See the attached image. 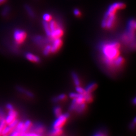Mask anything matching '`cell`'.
I'll return each mask as SVG.
<instances>
[{
	"instance_id": "27",
	"label": "cell",
	"mask_w": 136,
	"mask_h": 136,
	"mask_svg": "<svg viewBox=\"0 0 136 136\" xmlns=\"http://www.w3.org/2000/svg\"><path fill=\"white\" fill-rule=\"evenodd\" d=\"M7 125L5 119H1L0 120V135H1V133L3 129Z\"/></svg>"
},
{
	"instance_id": "5",
	"label": "cell",
	"mask_w": 136,
	"mask_h": 136,
	"mask_svg": "<svg viewBox=\"0 0 136 136\" xmlns=\"http://www.w3.org/2000/svg\"><path fill=\"white\" fill-rule=\"evenodd\" d=\"M69 117L68 113H64L58 117L52 124L53 128H62Z\"/></svg>"
},
{
	"instance_id": "6",
	"label": "cell",
	"mask_w": 136,
	"mask_h": 136,
	"mask_svg": "<svg viewBox=\"0 0 136 136\" xmlns=\"http://www.w3.org/2000/svg\"><path fill=\"white\" fill-rule=\"evenodd\" d=\"M63 35H64L63 28L62 26V25H60L57 28L51 31V35L49 38L51 39L52 41V40L56 38H62Z\"/></svg>"
},
{
	"instance_id": "21",
	"label": "cell",
	"mask_w": 136,
	"mask_h": 136,
	"mask_svg": "<svg viewBox=\"0 0 136 136\" xmlns=\"http://www.w3.org/2000/svg\"><path fill=\"white\" fill-rule=\"evenodd\" d=\"M25 10L27 11V13L28 14V15L31 17H34L35 16L34 14V11L33 10V9L31 8V7L28 5H26L25 7Z\"/></svg>"
},
{
	"instance_id": "34",
	"label": "cell",
	"mask_w": 136,
	"mask_h": 136,
	"mask_svg": "<svg viewBox=\"0 0 136 136\" xmlns=\"http://www.w3.org/2000/svg\"><path fill=\"white\" fill-rule=\"evenodd\" d=\"M6 1V0H0V5L3 4Z\"/></svg>"
},
{
	"instance_id": "14",
	"label": "cell",
	"mask_w": 136,
	"mask_h": 136,
	"mask_svg": "<svg viewBox=\"0 0 136 136\" xmlns=\"http://www.w3.org/2000/svg\"><path fill=\"white\" fill-rule=\"evenodd\" d=\"M42 25H43V29H44V30L45 32V33H46L47 35L49 38L50 37V35H51V29H50V26H49V22L43 21Z\"/></svg>"
},
{
	"instance_id": "30",
	"label": "cell",
	"mask_w": 136,
	"mask_h": 136,
	"mask_svg": "<svg viewBox=\"0 0 136 136\" xmlns=\"http://www.w3.org/2000/svg\"><path fill=\"white\" fill-rule=\"evenodd\" d=\"M73 13H74V15L76 16V17H80L81 15V13L80 10L77 8H76L74 10Z\"/></svg>"
},
{
	"instance_id": "19",
	"label": "cell",
	"mask_w": 136,
	"mask_h": 136,
	"mask_svg": "<svg viewBox=\"0 0 136 136\" xmlns=\"http://www.w3.org/2000/svg\"><path fill=\"white\" fill-rule=\"evenodd\" d=\"M86 104L85 103H84L83 104L78 105L75 110L79 113H81V112H83L86 109Z\"/></svg>"
},
{
	"instance_id": "35",
	"label": "cell",
	"mask_w": 136,
	"mask_h": 136,
	"mask_svg": "<svg viewBox=\"0 0 136 136\" xmlns=\"http://www.w3.org/2000/svg\"><path fill=\"white\" fill-rule=\"evenodd\" d=\"M133 104H136V98H134V99L133 100Z\"/></svg>"
},
{
	"instance_id": "33",
	"label": "cell",
	"mask_w": 136,
	"mask_h": 136,
	"mask_svg": "<svg viewBox=\"0 0 136 136\" xmlns=\"http://www.w3.org/2000/svg\"><path fill=\"white\" fill-rule=\"evenodd\" d=\"M105 135L103 133V132H97V133H96L94 136H105Z\"/></svg>"
},
{
	"instance_id": "26",
	"label": "cell",
	"mask_w": 136,
	"mask_h": 136,
	"mask_svg": "<svg viewBox=\"0 0 136 136\" xmlns=\"http://www.w3.org/2000/svg\"><path fill=\"white\" fill-rule=\"evenodd\" d=\"M76 90L78 93L80 94H82V95H84L87 92L86 91V90L85 89H83L82 87H80V86H76Z\"/></svg>"
},
{
	"instance_id": "31",
	"label": "cell",
	"mask_w": 136,
	"mask_h": 136,
	"mask_svg": "<svg viewBox=\"0 0 136 136\" xmlns=\"http://www.w3.org/2000/svg\"><path fill=\"white\" fill-rule=\"evenodd\" d=\"M80 94H79L78 93H74V92H72L69 94V96L72 99H76V98H77Z\"/></svg>"
},
{
	"instance_id": "13",
	"label": "cell",
	"mask_w": 136,
	"mask_h": 136,
	"mask_svg": "<svg viewBox=\"0 0 136 136\" xmlns=\"http://www.w3.org/2000/svg\"><path fill=\"white\" fill-rule=\"evenodd\" d=\"M97 87V85L96 83H91L89 84L85 89L87 93H91L96 89Z\"/></svg>"
},
{
	"instance_id": "3",
	"label": "cell",
	"mask_w": 136,
	"mask_h": 136,
	"mask_svg": "<svg viewBox=\"0 0 136 136\" xmlns=\"http://www.w3.org/2000/svg\"><path fill=\"white\" fill-rule=\"evenodd\" d=\"M136 28L135 20L134 19L129 20L127 24V30L121 37L123 42L126 44H129L131 49L134 50L136 49Z\"/></svg>"
},
{
	"instance_id": "18",
	"label": "cell",
	"mask_w": 136,
	"mask_h": 136,
	"mask_svg": "<svg viewBox=\"0 0 136 136\" xmlns=\"http://www.w3.org/2000/svg\"><path fill=\"white\" fill-rule=\"evenodd\" d=\"M72 78H73V81L74 82L75 85L76 86H80V80H79V78L78 76L77 75V74L76 73L73 72L72 74Z\"/></svg>"
},
{
	"instance_id": "15",
	"label": "cell",
	"mask_w": 136,
	"mask_h": 136,
	"mask_svg": "<svg viewBox=\"0 0 136 136\" xmlns=\"http://www.w3.org/2000/svg\"><path fill=\"white\" fill-rule=\"evenodd\" d=\"M14 130L13 128H11L9 125H8V126L7 125L2 131L1 135H3V136L10 135L11 133H12Z\"/></svg>"
},
{
	"instance_id": "32",
	"label": "cell",
	"mask_w": 136,
	"mask_h": 136,
	"mask_svg": "<svg viewBox=\"0 0 136 136\" xmlns=\"http://www.w3.org/2000/svg\"><path fill=\"white\" fill-rule=\"evenodd\" d=\"M7 108L9 110L13 109V105L12 104H8L7 105Z\"/></svg>"
},
{
	"instance_id": "24",
	"label": "cell",
	"mask_w": 136,
	"mask_h": 136,
	"mask_svg": "<svg viewBox=\"0 0 136 136\" xmlns=\"http://www.w3.org/2000/svg\"><path fill=\"white\" fill-rule=\"evenodd\" d=\"M84 97L85 98L86 102L90 103L93 100V97L91 95V93H86L85 94H84Z\"/></svg>"
},
{
	"instance_id": "4",
	"label": "cell",
	"mask_w": 136,
	"mask_h": 136,
	"mask_svg": "<svg viewBox=\"0 0 136 136\" xmlns=\"http://www.w3.org/2000/svg\"><path fill=\"white\" fill-rule=\"evenodd\" d=\"M27 36V35L26 31L22 29H16L13 33L14 39L18 45H20L24 42Z\"/></svg>"
},
{
	"instance_id": "12",
	"label": "cell",
	"mask_w": 136,
	"mask_h": 136,
	"mask_svg": "<svg viewBox=\"0 0 136 136\" xmlns=\"http://www.w3.org/2000/svg\"><path fill=\"white\" fill-rule=\"evenodd\" d=\"M124 59L121 56H119L114 61L113 63V67L116 68H119L121 67L124 64Z\"/></svg>"
},
{
	"instance_id": "25",
	"label": "cell",
	"mask_w": 136,
	"mask_h": 136,
	"mask_svg": "<svg viewBox=\"0 0 136 136\" xmlns=\"http://www.w3.org/2000/svg\"><path fill=\"white\" fill-rule=\"evenodd\" d=\"M43 54L45 55H48L51 52V45H47L45 46L43 50Z\"/></svg>"
},
{
	"instance_id": "9",
	"label": "cell",
	"mask_w": 136,
	"mask_h": 136,
	"mask_svg": "<svg viewBox=\"0 0 136 136\" xmlns=\"http://www.w3.org/2000/svg\"><path fill=\"white\" fill-rule=\"evenodd\" d=\"M25 57L26 59L31 62L38 63L40 61V58L36 55L32 53L27 52L25 54Z\"/></svg>"
},
{
	"instance_id": "28",
	"label": "cell",
	"mask_w": 136,
	"mask_h": 136,
	"mask_svg": "<svg viewBox=\"0 0 136 136\" xmlns=\"http://www.w3.org/2000/svg\"><path fill=\"white\" fill-rule=\"evenodd\" d=\"M34 40H35V42H36L37 43L40 44H42V43H43V42H45V41L44 39V38H43V37H42L41 36H36L34 38Z\"/></svg>"
},
{
	"instance_id": "29",
	"label": "cell",
	"mask_w": 136,
	"mask_h": 136,
	"mask_svg": "<svg viewBox=\"0 0 136 136\" xmlns=\"http://www.w3.org/2000/svg\"><path fill=\"white\" fill-rule=\"evenodd\" d=\"M19 90H20V91H21V92H23V93H24L26 94L27 96H29V97H32L33 96V94H32L31 92H29V91H28L25 90H24L23 89L19 88Z\"/></svg>"
},
{
	"instance_id": "1",
	"label": "cell",
	"mask_w": 136,
	"mask_h": 136,
	"mask_svg": "<svg viewBox=\"0 0 136 136\" xmlns=\"http://www.w3.org/2000/svg\"><path fill=\"white\" fill-rule=\"evenodd\" d=\"M120 45L117 41H108L102 43L100 50L104 63L108 67H113L115 60L120 55Z\"/></svg>"
},
{
	"instance_id": "2",
	"label": "cell",
	"mask_w": 136,
	"mask_h": 136,
	"mask_svg": "<svg viewBox=\"0 0 136 136\" xmlns=\"http://www.w3.org/2000/svg\"><path fill=\"white\" fill-rule=\"evenodd\" d=\"M125 7V4L121 2H116L110 4L108 7L102 20L101 27L106 29H111L116 24L118 12Z\"/></svg>"
},
{
	"instance_id": "17",
	"label": "cell",
	"mask_w": 136,
	"mask_h": 136,
	"mask_svg": "<svg viewBox=\"0 0 136 136\" xmlns=\"http://www.w3.org/2000/svg\"><path fill=\"white\" fill-rule=\"evenodd\" d=\"M23 129H24V122L19 121L17 124L15 130L19 132L20 133V136H21Z\"/></svg>"
},
{
	"instance_id": "20",
	"label": "cell",
	"mask_w": 136,
	"mask_h": 136,
	"mask_svg": "<svg viewBox=\"0 0 136 136\" xmlns=\"http://www.w3.org/2000/svg\"><path fill=\"white\" fill-rule=\"evenodd\" d=\"M67 99V95L65 94H61L58 95L56 97L53 98V101L54 102H58L60 101H64Z\"/></svg>"
},
{
	"instance_id": "11",
	"label": "cell",
	"mask_w": 136,
	"mask_h": 136,
	"mask_svg": "<svg viewBox=\"0 0 136 136\" xmlns=\"http://www.w3.org/2000/svg\"><path fill=\"white\" fill-rule=\"evenodd\" d=\"M44 131H45V129L43 126L42 125V124H38L35 126L33 133L37 134V136H39V135H42L43 133L44 132Z\"/></svg>"
},
{
	"instance_id": "22",
	"label": "cell",
	"mask_w": 136,
	"mask_h": 136,
	"mask_svg": "<svg viewBox=\"0 0 136 136\" xmlns=\"http://www.w3.org/2000/svg\"><path fill=\"white\" fill-rule=\"evenodd\" d=\"M53 113L54 115L58 117L62 114V110L60 106H56L54 108Z\"/></svg>"
},
{
	"instance_id": "23",
	"label": "cell",
	"mask_w": 136,
	"mask_h": 136,
	"mask_svg": "<svg viewBox=\"0 0 136 136\" xmlns=\"http://www.w3.org/2000/svg\"><path fill=\"white\" fill-rule=\"evenodd\" d=\"M42 19H43V21L49 22L52 19V17L51 14L47 13H44L43 15Z\"/></svg>"
},
{
	"instance_id": "10",
	"label": "cell",
	"mask_w": 136,
	"mask_h": 136,
	"mask_svg": "<svg viewBox=\"0 0 136 136\" xmlns=\"http://www.w3.org/2000/svg\"><path fill=\"white\" fill-rule=\"evenodd\" d=\"M32 123L31 121L29 120H27L25 122H24V129L23 130L21 136H25V134L31 128Z\"/></svg>"
},
{
	"instance_id": "16",
	"label": "cell",
	"mask_w": 136,
	"mask_h": 136,
	"mask_svg": "<svg viewBox=\"0 0 136 136\" xmlns=\"http://www.w3.org/2000/svg\"><path fill=\"white\" fill-rule=\"evenodd\" d=\"M63 133V130L62 128H53L51 131V135L52 136H60Z\"/></svg>"
},
{
	"instance_id": "7",
	"label": "cell",
	"mask_w": 136,
	"mask_h": 136,
	"mask_svg": "<svg viewBox=\"0 0 136 136\" xmlns=\"http://www.w3.org/2000/svg\"><path fill=\"white\" fill-rule=\"evenodd\" d=\"M18 117V113L17 112L13 109L9 110L7 116L6 117L5 120L7 125L10 124L16 119H17Z\"/></svg>"
},
{
	"instance_id": "8",
	"label": "cell",
	"mask_w": 136,
	"mask_h": 136,
	"mask_svg": "<svg viewBox=\"0 0 136 136\" xmlns=\"http://www.w3.org/2000/svg\"><path fill=\"white\" fill-rule=\"evenodd\" d=\"M52 44L51 45V51L52 53H55L58 51L62 46L63 41L60 38H56L52 40Z\"/></svg>"
}]
</instances>
